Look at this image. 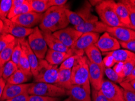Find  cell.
Masks as SVG:
<instances>
[{"label":"cell","instance_id":"obj_1","mask_svg":"<svg viewBox=\"0 0 135 101\" xmlns=\"http://www.w3.org/2000/svg\"><path fill=\"white\" fill-rule=\"evenodd\" d=\"M66 6L50 7L45 13L39 29L41 31H49L52 33L66 28L68 26L69 22L68 18L66 9Z\"/></svg>","mask_w":135,"mask_h":101},{"label":"cell","instance_id":"obj_2","mask_svg":"<svg viewBox=\"0 0 135 101\" xmlns=\"http://www.w3.org/2000/svg\"><path fill=\"white\" fill-rule=\"evenodd\" d=\"M116 5V2L112 0L102 1V3L96 6V12L102 23L108 27H125L117 15Z\"/></svg>","mask_w":135,"mask_h":101},{"label":"cell","instance_id":"obj_3","mask_svg":"<svg viewBox=\"0 0 135 101\" xmlns=\"http://www.w3.org/2000/svg\"><path fill=\"white\" fill-rule=\"evenodd\" d=\"M59 67L57 65L49 64L45 59H39L38 67L35 76V82H43L57 84Z\"/></svg>","mask_w":135,"mask_h":101},{"label":"cell","instance_id":"obj_4","mask_svg":"<svg viewBox=\"0 0 135 101\" xmlns=\"http://www.w3.org/2000/svg\"><path fill=\"white\" fill-rule=\"evenodd\" d=\"M27 93L29 95L59 98L66 95V90L55 84L35 82L30 84Z\"/></svg>","mask_w":135,"mask_h":101},{"label":"cell","instance_id":"obj_5","mask_svg":"<svg viewBox=\"0 0 135 101\" xmlns=\"http://www.w3.org/2000/svg\"><path fill=\"white\" fill-rule=\"evenodd\" d=\"M92 6L90 2L86 1L77 12H73L69 9H66V13L69 23L74 27L90 21H98L96 16L92 13Z\"/></svg>","mask_w":135,"mask_h":101},{"label":"cell","instance_id":"obj_6","mask_svg":"<svg viewBox=\"0 0 135 101\" xmlns=\"http://www.w3.org/2000/svg\"><path fill=\"white\" fill-rule=\"evenodd\" d=\"M71 79L73 85L90 84L89 81L88 59L86 56H79L71 69Z\"/></svg>","mask_w":135,"mask_h":101},{"label":"cell","instance_id":"obj_7","mask_svg":"<svg viewBox=\"0 0 135 101\" xmlns=\"http://www.w3.org/2000/svg\"><path fill=\"white\" fill-rule=\"evenodd\" d=\"M28 43L31 50L39 59H44L48 50L46 42L38 27L33 28L32 33L28 36Z\"/></svg>","mask_w":135,"mask_h":101},{"label":"cell","instance_id":"obj_8","mask_svg":"<svg viewBox=\"0 0 135 101\" xmlns=\"http://www.w3.org/2000/svg\"><path fill=\"white\" fill-rule=\"evenodd\" d=\"M99 38V34L96 33H83L70 49L73 54L77 56H83L85 51L90 46L94 45Z\"/></svg>","mask_w":135,"mask_h":101},{"label":"cell","instance_id":"obj_9","mask_svg":"<svg viewBox=\"0 0 135 101\" xmlns=\"http://www.w3.org/2000/svg\"><path fill=\"white\" fill-rule=\"evenodd\" d=\"M53 34L63 45L71 49L83 33L77 31L75 28L67 27L55 31Z\"/></svg>","mask_w":135,"mask_h":101},{"label":"cell","instance_id":"obj_10","mask_svg":"<svg viewBox=\"0 0 135 101\" xmlns=\"http://www.w3.org/2000/svg\"><path fill=\"white\" fill-rule=\"evenodd\" d=\"M100 90L110 101H125L123 88L112 81L104 79Z\"/></svg>","mask_w":135,"mask_h":101},{"label":"cell","instance_id":"obj_11","mask_svg":"<svg viewBox=\"0 0 135 101\" xmlns=\"http://www.w3.org/2000/svg\"><path fill=\"white\" fill-rule=\"evenodd\" d=\"M3 23V33L11 35L17 39H24L29 36L33 30V29L25 28L7 18Z\"/></svg>","mask_w":135,"mask_h":101},{"label":"cell","instance_id":"obj_12","mask_svg":"<svg viewBox=\"0 0 135 101\" xmlns=\"http://www.w3.org/2000/svg\"><path fill=\"white\" fill-rule=\"evenodd\" d=\"M43 17V14L35 13L34 12L24 13L17 16L11 19V20L25 28L33 29L36 25L40 24Z\"/></svg>","mask_w":135,"mask_h":101},{"label":"cell","instance_id":"obj_13","mask_svg":"<svg viewBox=\"0 0 135 101\" xmlns=\"http://www.w3.org/2000/svg\"><path fill=\"white\" fill-rule=\"evenodd\" d=\"M90 84L73 85L66 90V95L74 101H91Z\"/></svg>","mask_w":135,"mask_h":101},{"label":"cell","instance_id":"obj_14","mask_svg":"<svg viewBox=\"0 0 135 101\" xmlns=\"http://www.w3.org/2000/svg\"><path fill=\"white\" fill-rule=\"evenodd\" d=\"M95 45L102 53L112 52L120 48V42L107 32H105L99 37Z\"/></svg>","mask_w":135,"mask_h":101},{"label":"cell","instance_id":"obj_15","mask_svg":"<svg viewBox=\"0 0 135 101\" xmlns=\"http://www.w3.org/2000/svg\"><path fill=\"white\" fill-rule=\"evenodd\" d=\"M30 84L15 85L6 83L0 101L8 100L21 94L27 93Z\"/></svg>","mask_w":135,"mask_h":101},{"label":"cell","instance_id":"obj_16","mask_svg":"<svg viewBox=\"0 0 135 101\" xmlns=\"http://www.w3.org/2000/svg\"><path fill=\"white\" fill-rule=\"evenodd\" d=\"M107 32L119 42H127L135 39V30L127 27H108Z\"/></svg>","mask_w":135,"mask_h":101},{"label":"cell","instance_id":"obj_17","mask_svg":"<svg viewBox=\"0 0 135 101\" xmlns=\"http://www.w3.org/2000/svg\"><path fill=\"white\" fill-rule=\"evenodd\" d=\"M89 65V81L93 89L100 90L104 81V70L99 65L93 64L88 61Z\"/></svg>","mask_w":135,"mask_h":101},{"label":"cell","instance_id":"obj_18","mask_svg":"<svg viewBox=\"0 0 135 101\" xmlns=\"http://www.w3.org/2000/svg\"><path fill=\"white\" fill-rule=\"evenodd\" d=\"M74 28L82 33H96L99 34L100 33L107 32L108 26L102 22L95 21L85 23L78 26L74 27Z\"/></svg>","mask_w":135,"mask_h":101},{"label":"cell","instance_id":"obj_19","mask_svg":"<svg viewBox=\"0 0 135 101\" xmlns=\"http://www.w3.org/2000/svg\"><path fill=\"white\" fill-rule=\"evenodd\" d=\"M41 33L45 40L46 42L47 47L49 49L52 50L61 51V52H68L69 51V48L65 46L61 43L58 39L54 35L53 33L49 31H41Z\"/></svg>","mask_w":135,"mask_h":101},{"label":"cell","instance_id":"obj_20","mask_svg":"<svg viewBox=\"0 0 135 101\" xmlns=\"http://www.w3.org/2000/svg\"><path fill=\"white\" fill-rule=\"evenodd\" d=\"M73 53L69 49L68 52H61L52 50L51 49H48L45 56V60L49 64L54 65H60L63 61H65L67 58L71 56H73Z\"/></svg>","mask_w":135,"mask_h":101},{"label":"cell","instance_id":"obj_21","mask_svg":"<svg viewBox=\"0 0 135 101\" xmlns=\"http://www.w3.org/2000/svg\"><path fill=\"white\" fill-rule=\"evenodd\" d=\"M18 39L19 42L21 45V47L25 50L26 54L27 56V58H28L33 76H35L37 73L38 67L39 59L37 58L35 53H33V51L31 50V47L29 45L28 41H27L25 38Z\"/></svg>","mask_w":135,"mask_h":101},{"label":"cell","instance_id":"obj_22","mask_svg":"<svg viewBox=\"0 0 135 101\" xmlns=\"http://www.w3.org/2000/svg\"><path fill=\"white\" fill-rule=\"evenodd\" d=\"M103 55H109L112 56L116 62H127L130 61H135V54L132 51L126 49L119 50L109 53H103Z\"/></svg>","mask_w":135,"mask_h":101},{"label":"cell","instance_id":"obj_23","mask_svg":"<svg viewBox=\"0 0 135 101\" xmlns=\"http://www.w3.org/2000/svg\"><path fill=\"white\" fill-rule=\"evenodd\" d=\"M87 58L90 62L99 65L102 70H105L102 53L96 45H93L85 51Z\"/></svg>","mask_w":135,"mask_h":101},{"label":"cell","instance_id":"obj_24","mask_svg":"<svg viewBox=\"0 0 135 101\" xmlns=\"http://www.w3.org/2000/svg\"><path fill=\"white\" fill-rule=\"evenodd\" d=\"M116 12L118 18L121 22V23L125 27L134 30L133 27H132V24H131L130 15H129L127 8L125 5V4L123 3L121 1L118 2V3H116Z\"/></svg>","mask_w":135,"mask_h":101},{"label":"cell","instance_id":"obj_25","mask_svg":"<svg viewBox=\"0 0 135 101\" xmlns=\"http://www.w3.org/2000/svg\"><path fill=\"white\" fill-rule=\"evenodd\" d=\"M57 86L67 90L73 86L71 79V70L59 69Z\"/></svg>","mask_w":135,"mask_h":101},{"label":"cell","instance_id":"obj_26","mask_svg":"<svg viewBox=\"0 0 135 101\" xmlns=\"http://www.w3.org/2000/svg\"><path fill=\"white\" fill-rule=\"evenodd\" d=\"M17 42L16 38L14 41L10 44L7 47L0 52V68H3L4 65L9 61H11L13 49Z\"/></svg>","mask_w":135,"mask_h":101},{"label":"cell","instance_id":"obj_27","mask_svg":"<svg viewBox=\"0 0 135 101\" xmlns=\"http://www.w3.org/2000/svg\"><path fill=\"white\" fill-rule=\"evenodd\" d=\"M32 11L43 14L49 9L48 0H29Z\"/></svg>","mask_w":135,"mask_h":101},{"label":"cell","instance_id":"obj_28","mask_svg":"<svg viewBox=\"0 0 135 101\" xmlns=\"http://www.w3.org/2000/svg\"><path fill=\"white\" fill-rule=\"evenodd\" d=\"M18 67L19 70L22 71L26 76L29 77V79H31L32 76H33L28 58H27V55L23 48L22 53H21V56L20 57V59L18 64Z\"/></svg>","mask_w":135,"mask_h":101},{"label":"cell","instance_id":"obj_29","mask_svg":"<svg viewBox=\"0 0 135 101\" xmlns=\"http://www.w3.org/2000/svg\"><path fill=\"white\" fill-rule=\"evenodd\" d=\"M29 77L26 76L22 71L19 69L12 75V76L6 80V83L11 84L20 85L26 84L27 81H29Z\"/></svg>","mask_w":135,"mask_h":101},{"label":"cell","instance_id":"obj_30","mask_svg":"<svg viewBox=\"0 0 135 101\" xmlns=\"http://www.w3.org/2000/svg\"><path fill=\"white\" fill-rule=\"evenodd\" d=\"M30 12H32L30 3H29V0H26L25 3L23 4L22 5L11 10L9 14L7 17V19H11L13 17L24 14V13Z\"/></svg>","mask_w":135,"mask_h":101},{"label":"cell","instance_id":"obj_31","mask_svg":"<svg viewBox=\"0 0 135 101\" xmlns=\"http://www.w3.org/2000/svg\"><path fill=\"white\" fill-rule=\"evenodd\" d=\"M120 85L124 90L125 101H135V90L130 82L123 81Z\"/></svg>","mask_w":135,"mask_h":101},{"label":"cell","instance_id":"obj_32","mask_svg":"<svg viewBox=\"0 0 135 101\" xmlns=\"http://www.w3.org/2000/svg\"><path fill=\"white\" fill-rule=\"evenodd\" d=\"M12 4V0L0 1V19L4 21L7 18Z\"/></svg>","mask_w":135,"mask_h":101},{"label":"cell","instance_id":"obj_33","mask_svg":"<svg viewBox=\"0 0 135 101\" xmlns=\"http://www.w3.org/2000/svg\"><path fill=\"white\" fill-rule=\"evenodd\" d=\"M18 69V67L17 64H15L12 61H9L3 67L2 78L6 81L7 79L10 78Z\"/></svg>","mask_w":135,"mask_h":101},{"label":"cell","instance_id":"obj_34","mask_svg":"<svg viewBox=\"0 0 135 101\" xmlns=\"http://www.w3.org/2000/svg\"><path fill=\"white\" fill-rule=\"evenodd\" d=\"M104 73L106 75L109 81L115 83V84H120L124 81V79L119 76L117 73L113 70V68H105Z\"/></svg>","mask_w":135,"mask_h":101},{"label":"cell","instance_id":"obj_35","mask_svg":"<svg viewBox=\"0 0 135 101\" xmlns=\"http://www.w3.org/2000/svg\"><path fill=\"white\" fill-rule=\"evenodd\" d=\"M15 39V38L11 35L3 33V35L0 36V52Z\"/></svg>","mask_w":135,"mask_h":101},{"label":"cell","instance_id":"obj_36","mask_svg":"<svg viewBox=\"0 0 135 101\" xmlns=\"http://www.w3.org/2000/svg\"><path fill=\"white\" fill-rule=\"evenodd\" d=\"M21 53H22V47H21V45L19 42L18 39H17V42L14 49H13L11 58V61L17 65L18 64L20 59V57L21 56Z\"/></svg>","mask_w":135,"mask_h":101},{"label":"cell","instance_id":"obj_37","mask_svg":"<svg viewBox=\"0 0 135 101\" xmlns=\"http://www.w3.org/2000/svg\"><path fill=\"white\" fill-rule=\"evenodd\" d=\"M135 66V61H130V62H123L122 73H121V78L124 79L127 78Z\"/></svg>","mask_w":135,"mask_h":101},{"label":"cell","instance_id":"obj_38","mask_svg":"<svg viewBox=\"0 0 135 101\" xmlns=\"http://www.w3.org/2000/svg\"><path fill=\"white\" fill-rule=\"evenodd\" d=\"M79 56L77 55H73L69 57L66 60L61 63L60 65V67H59V69H66V70H71L74 66L75 62V61L78 58Z\"/></svg>","mask_w":135,"mask_h":101},{"label":"cell","instance_id":"obj_39","mask_svg":"<svg viewBox=\"0 0 135 101\" xmlns=\"http://www.w3.org/2000/svg\"><path fill=\"white\" fill-rule=\"evenodd\" d=\"M121 1L124 4H125V5L126 6L127 8L129 15H130L131 24H132V27H133V29L135 30V6L131 4L128 0H124V1Z\"/></svg>","mask_w":135,"mask_h":101},{"label":"cell","instance_id":"obj_40","mask_svg":"<svg viewBox=\"0 0 135 101\" xmlns=\"http://www.w3.org/2000/svg\"><path fill=\"white\" fill-rule=\"evenodd\" d=\"M29 101H60V99L52 97L29 95Z\"/></svg>","mask_w":135,"mask_h":101},{"label":"cell","instance_id":"obj_41","mask_svg":"<svg viewBox=\"0 0 135 101\" xmlns=\"http://www.w3.org/2000/svg\"><path fill=\"white\" fill-rule=\"evenodd\" d=\"M92 100L93 101H110L100 90H92Z\"/></svg>","mask_w":135,"mask_h":101},{"label":"cell","instance_id":"obj_42","mask_svg":"<svg viewBox=\"0 0 135 101\" xmlns=\"http://www.w3.org/2000/svg\"><path fill=\"white\" fill-rule=\"evenodd\" d=\"M105 58L103 59V62L105 66V68H112L114 67L116 62L112 56L109 55H105Z\"/></svg>","mask_w":135,"mask_h":101},{"label":"cell","instance_id":"obj_43","mask_svg":"<svg viewBox=\"0 0 135 101\" xmlns=\"http://www.w3.org/2000/svg\"><path fill=\"white\" fill-rule=\"evenodd\" d=\"M120 44L122 48L132 51L135 54V39L127 42H120Z\"/></svg>","mask_w":135,"mask_h":101},{"label":"cell","instance_id":"obj_44","mask_svg":"<svg viewBox=\"0 0 135 101\" xmlns=\"http://www.w3.org/2000/svg\"><path fill=\"white\" fill-rule=\"evenodd\" d=\"M67 2V0H48V6L49 8L64 6Z\"/></svg>","mask_w":135,"mask_h":101},{"label":"cell","instance_id":"obj_45","mask_svg":"<svg viewBox=\"0 0 135 101\" xmlns=\"http://www.w3.org/2000/svg\"><path fill=\"white\" fill-rule=\"evenodd\" d=\"M29 94L28 93H25L6 101H29Z\"/></svg>","mask_w":135,"mask_h":101},{"label":"cell","instance_id":"obj_46","mask_svg":"<svg viewBox=\"0 0 135 101\" xmlns=\"http://www.w3.org/2000/svg\"><path fill=\"white\" fill-rule=\"evenodd\" d=\"M134 79H135V66L132 70V72L130 73V74L127 78L124 79V81H126V82H130L131 81Z\"/></svg>","mask_w":135,"mask_h":101},{"label":"cell","instance_id":"obj_47","mask_svg":"<svg viewBox=\"0 0 135 101\" xmlns=\"http://www.w3.org/2000/svg\"><path fill=\"white\" fill-rule=\"evenodd\" d=\"M26 0H12V9H14L22 5L25 3Z\"/></svg>","mask_w":135,"mask_h":101},{"label":"cell","instance_id":"obj_48","mask_svg":"<svg viewBox=\"0 0 135 101\" xmlns=\"http://www.w3.org/2000/svg\"><path fill=\"white\" fill-rule=\"evenodd\" d=\"M6 84V81L4 79H3V78L0 79V100H1L2 94H3L4 88Z\"/></svg>","mask_w":135,"mask_h":101},{"label":"cell","instance_id":"obj_49","mask_svg":"<svg viewBox=\"0 0 135 101\" xmlns=\"http://www.w3.org/2000/svg\"><path fill=\"white\" fill-rule=\"evenodd\" d=\"M4 29V23L3 21L0 19V36L3 35Z\"/></svg>","mask_w":135,"mask_h":101},{"label":"cell","instance_id":"obj_50","mask_svg":"<svg viewBox=\"0 0 135 101\" xmlns=\"http://www.w3.org/2000/svg\"><path fill=\"white\" fill-rule=\"evenodd\" d=\"M130 84H131V86H132L133 88L135 90V79L131 81V82H130Z\"/></svg>","mask_w":135,"mask_h":101},{"label":"cell","instance_id":"obj_51","mask_svg":"<svg viewBox=\"0 0 135 101\" xmlns=\"http://www.w3.org/2000/svg\"><path fill=\"white\" fill-rule=\"evenodd\" d=\"M128 1L131 4L135 6V0H128Z\"/></svg>","mask_w":135,"mask_h":101},{"label":"cell","instance_id":"obj_52","mask_svg":"<svg viewBox=\"0 0 135 101\" xmlns=\"http://www.w3.org/2000/svg\"><path fill=\"white\" fill-rule=\"evenodd\" d=\"M3 76V68H0V79L2 78Z\"/></svg>","mask_w":135,"mask_h":101},{"label":"cell","instance_id":"obj_53","mask_svg":"<svg viewBox=\"0 0 135 101\" xmlns=\"http://www.w3.org/2000/svg\"><path fill=\"white\" fill-rule=\"evenodd\" d=\"M63 101H74V100H73L72 99H71V98H69V97L68 98L64 100H63Z\"/></svg>","mask_w":135,"mask_h":101},{"label":"cell","instance_id":"obj_54","mask_svg":"<svg viewBox=\"0 0 135 101\" xmlns=\"http://www.w3.org/2000/svg\"></svg>","mask_w":135,"mask_h":101}]
</instances>
